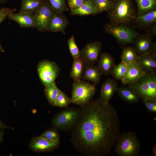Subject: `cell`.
<instances>
[{
  "instance_id": "cell-23",
  "label": "cell",
  "mask_w": 156,
  "mask_h": 156,
  "mask_svg": "<svg viewBox=\"0 0 156 156\" xmlns=\"http://www.w3.org/2000/svg\"><path fill=\"white\" fill-rule=\"evenodd\" d=\"M138 7V16L155 10L156 0H135Z\"/></svg>"
},
{
  "instance_id": "cell-37",
  "label": "cell",
  "mask_w": 156,
  "mask_h": 156,
  "mask_svg": "<svg viewBox=\"0 0 156 156\" xmlns=\"http://www.w3.org/2000/svg\"><path fill=\"white\" fill-rule=\"evenodd\" d=\"M151 53L156 55V44L155 42H153L152 45Z\"/></svg>"
},
{
  "instance_id": "cell-13",
  "label": "cell",
  "mask_w": 156,
  "mask_h": 156,
  "mask_svg": "<svg viewBox=\"0 0 156 156\" xmlns=\"http://www.w3.org/2000/svg\"><path fill=\"white\" fill-rule=\"evenodd\" d=\"M134 46L138 56L147 53H151L153 38L148 34L141 35L135 38Z\"/></svg>"
},
{
  "instance_id": "cell-33",
  "label": "cell",
  "mask_w": 156,
  "mask_h": 156,
  "mask_svg": "<svg viewBox=\"0 0 156 156\" xmlns=\"http://www.w3.org/2000/svg\"><path fill=\"white\" fill-rule=\"evenodd\" d=\"M16 10V8L11 9L9 8H1L0 9V24L7 17H8L10 14L14 12ZM4 49L0 43V51L4 52Z\"/></svg>"
},
{
  "instance_id": "cell-8",
  "label": "cell",
  "mask_w": 156,
  "mask_h": 156,
  "mask_svg": "<svg viewBox=\"0 0 156 156\" xmlns=\"http://www.w3.org/2000/svg\"><path fill=\"white\" fill-rule=\"evenodd\" d=\"M37 68L39 78L45 87L55 81L61 70L55 62L46 60L40 62Z\"/></svg>"
},
{
  "instance_id": "cell-43",
  "label": "cell",
  "mask_w": 156,
  "mask_h": 156,
  "mask_svg": "<svg viewBox=\"0 0 156 156\" xmlns=\"http://www.w3.org/2000/svg\"><path fill=\"white\" fill-rule=\"evenodd\" d=\"M111 0L112 1H116L117 0Z\"/></svg>"
},
{
  "instance_id": "cell-21",
  "label": "cell",
  "mask_w": 156,
  "mask_h": 156,
  "mask_svg": "<svg viewBox=\"0 0 156 156\" xmlns=\"http://www.w3.org/2000/svg\"><path fill=\"white\" fill-rule=\"evenodd\" d=\"M73 59L70 75L76 82L81 79L85 64L80 57Z\"/></svg>"
},
{
  "instance_id": "cell-1",
  "label": "cell",
  "mask_w": 156,
  "mask_h": 156,
  "mask_svg": "<svg viewBox=\"0 0 156 156\" xmlns=\"http://www.w3.org/2000/svg\"><path fill=\"white\" fill-rule=\"evenodd\" d=\"M79 109L77 124L71 131L74 148L86 156L109 154L120 135L116 109L101 96Z\"/></svg>"
},
{
  "instance_id": "cell-3",
  "label": "cell",
  "mask_w": 156,
  "mask_h": 156,
  "mask_svg": "<svg viewBox=\"0 0 156 156\" xmlns=\"http://www.w3.org/2000/svg\"><path fill=\"white\" fill-rule=\"evenodd\" d=\"M110 9L109 16L112 23L124 25L134 20L135 17L131 0H117Z\"/></svg>"
},
{
  "instance_id": "cell-45",
  "label": "cell",
  "mask_w": 156,
  "mask_h": 156,
  "mask_svg": "<svg viewBox=\"0 0 156 156\" xmlns=\"http://www.w3.org/2000/svg\"></svg>"
},
{
  "instance_id": "cell-18",
  "label": "cell",
  "mask_w": 156,
  "mask_h": 156,
  "mask_svg": "<svg viewBox=\"0 0 156 156\" xmlns=\"http://www.w3.org/2000/svg\"><path fill=\"white\" fill-rule=\"evenodd\" d=\"M103 75L98 66L85 64L81 79L91 81L96 85L99 83Z\"/></svg>"
},
{
  "instance_id": "cell-5",
  "label": "cell",
  "mask_w": 156,
  "mask_h": 156,
  "mask_svg": "<svg viewBox=\"0 0 156 156\" xmlns=\"http://www.w3.org/2000/svg\"><path fill=\"white\" fill-rule=\"evenodd\" d=\"M96 91L95 85L81 79L74 82L72 87L70 103L82 106L89 103Z\"/></svg>"
},
{
  "instance_id": "cell-16",
  "label": "cell",
  "mask_w": 156,
  "mask_h": 156,
  "mask_svg": "<svg viewBox=\"0 0 156 156\" xmlns=\"http://www.w3.org/2000/svg\"><path fill=\"white\" fill-rule=\"evenodd\" d=\"M68 24V19L64 14L55 12L53 17L47 26L46 30L53 32L60 31L65 34L64 30Z\"/></svg>"
},
{
  "instance_id": "cell-41",
  "label": "cell",
  "mask_w": 156,
  "mask_h": 156,
  "mask_svg": "<svg viewBox=\"0 0 156 156\" xmlns=\"http://www.w3.org/2000/svg\"><path fill=\"white\" fill-rule=\"evenodd\" d=\"M3 133L2 132H0V142L2 139L3 137Z\"/></svg>"
},
{
  "instance_id": "cell-22",
  "label": "cell",
  "mask_w": 156,
  "mask_h": 156,
  "mask_svg": "<svg viewBox=\"0 0 156 156\" xmlns=\"http://www.w3.org/2000/svg\"><path fill=\"white\" fill-rule=\"evenodd\" d=\"M98 13L92 2L86 0L83 5L78 8L70 11V14L73 15L85 16L94 14Z\"/></svg>"
},
{
  "instance_id": "cell-19",
  "label": "cell",
  "mask_w": 156,
  "mask_h": 156,
  "mask_svg": "<svg viewBox=\"0 0 156 156\" xmlns=\"http://www.w3.org/2000/svg\"><path fill=\"white\" fill-rule=\"evenodd\" d=\"M117 82L110 78L107 79L101 86L100 96L107 102H109L118 88Z\"/></svg>"
},
{
  "instance_id": "cell-25",
  "label": "cell",
  "mask_w": 156,
  "mask_h": 156,
  "mask_svg": "<svg viewBox=\"0 0 156 156\" xmlns=\"http://www.w3.org/2000/svg\"><path fill=\"white\" fill-rule=\"evenodd\" d=\"M60 90L57 86L55 81L45 87L44 93L50 104L55 106V101Z\"/></svg>"
},
{
  "instance_id": "cell-15",
  "label": "cell",
  "mask_w": 156,
  "mask_h": 156,
  "mask_svg": "<svg viewBox=\"0 0 156 156\" xmlns=\"http://www.w3.org/2000/svg\"><path fill=\"white\" fill-rule=\"evenodd\" d=\"M136 62L146 73H156V55L145 53L138 56Z\"/></svg>"
},
{
  "instance_id": "cell-12",
  "label": "cell",
  "mask_w": 156,
  "mask_h": 156,
  "mask_svg": "<svg viewBox=\"0 0 156 156\" xmlns=\"http://www.w3.org/2000/svg\"><path fill=\"white\" fill-rule=\"evenodd\" d=\"M9 19L17 23L22 28H36L34 14L27 12L12 13L8 17Z\"/></svg>"
},
{
  "instance_id": "cell-42",
  "label": "cell",
  "mask_w": 156,
  "mask_h": 156,
  "mask_svg": "<svg viewBox=\"0 0 156 156\" xmlns=\"http://www.w3.org/2000/svg\"><path fill=\"white\" fill-rule=\"evenodd\" d=\"M3 127V125H2L1 123L0 122V128H1Z\"/></svg>"
},
{
  "instance_id": "cell-32",
  "label": "cell",
  "mask_w": 156,
  "mask_h": 156,
  "mask_svg": "<svg viewBox=\"0 0 156 156\" xmlns=\"http://www.w3.org/2000/svg\"><path fill=\"white\" fill-rule=\"evenodd\" d=\"M67 42L69 51L73 58L80 57V51L75 42L74 35L68 39Z\"/></svg>"
},
{
  "instance_id": "cell-7",
  "label": "cell",
  "mask_w": 156,
  "mask_h": 156,
  "mask_svg": "<svg viewBox=\"0 0 156 156\" xmlns=\"http://www.w3.org/2000/svg\"><path fill=\"white\" fill-rule=\"evenodd\" d=\"M103 29L105 32L112 35L123 44L131 43L138 35L135 31L125 25L112 23L105 24Z\"/></svg>"
},
{
  "instance_id": "cell-11",
  "label": "cell",
  "mask_w": 156,
  "mask_h": 156,
  "mask_svg": "<svg viewBox=\"0 0 156 156\" xmlns=\"http://www.w3.org/2000/svg\"><path fill=\"white\" fill-rule=\"evenodd\" d=\"M146 72L136 62L127 64V68L125 73L121 80L124 84L128 85L134 82Z\"/></svg>"
},
{
  "instance_id": "cell-14",
  "label": "cell",
  "mask_w": 156,
  "mask_h": 156,
  "mask_svg": "<svg viewBox=\"0 0 156 156\" xmlns=\"http://www.w3.org/2000/svg\"><path fill=\"white\" fill-rule=\"evenodd\" d=\"M60 142L49 140L41 136L33 139L30 143V146L34 150L38 152L51 151L57 148Z\"/></svg>"
},
{
  "instance_id": "cell-29",
  "label": "cell",
  "mask_w": 156,
  "mask_h": 156,
  "mask_svg": "<svg viewBox=\"0 0 156 156\" xmlns=\"http://www.w3.org/2000/svg\"><path fill=\"white\" fill-rule=\"evenodd\" d=\"M95 6L98 13L108 11L112 7L115 1L111 0H91Z\"/></svg>"
},
{
  "instance_id": "cell-40",
  "label": "cell",
  "mask_w": 156,
  "mask_h": 156,
  "mask_svg": "<svg viewBox=\"0 0 156 156\" xmlns=\"http://www.w3.org/2000/svg\"><path fill=\"white\" fill-rule=\"evenodd\" d=\"M8 0H0V4L6 2Z\"/></svg>"
},
{
  "instance_id": "cell-4",
  "label": "cell",
  "mask_w": 156,
  "mask_h": 156,
  "mask_svg": "<svg viewBox=\"0 0 156 156\" xmlns=\"http://www.w3.org/2000/svg\"><path fill=\"white\" fill-rule=\"evenodd\" d=\"M127 87L134 90L141 99H156V73H146Z\"/></svg>"
},
{
  "instance_id": "cell-39",
  "label": "cell",
  "mask_w": 156,
  "mask_h": 156,
  "mask_svg": "<svg viewBox=\"0 0 156 156\" xmlns=\"http://www.w3.org/2000/svg\"><path fill=\"white\" fill-rule=\"evenodd\" d=\"M151 31L154 35L156 34V24L154 25L151 29Z\"/></svg>"
},
{
  "instance_id": "cell-20",
  "label": "cell",
  "mask_w": 156,
  "mask_h": 156,
  "mask_svg": "<svg viewBox=\"0 0 156 156\" xmlns=\"http://www.w3.org/2000/svg\"><path fill=\"white\" fill-rule=\"evenodd\" d=\"M116 92L123 100L130 104L137 103L141 99L134 90L127 86L118 87Z\"/></svg>"
},
{
  "instance_id": "cell-28",
  "label": "cell",
  "mask_w": 156,
  "mask_h": 156,
  "mask_svg": "<svg viewBox=\"0 0 156 156\" xmlns=\"http://www.w3.org/2000/svg\"><path fill=\"white\" fill-rule=\"evenodd\" d=\"M127 64L122 61L115 65L112 68L111 74L115 79L121 80L124 77L126 71Z\"/></svg>"
},
{
  "instance_id": "cell-27",
  "label": "cell",
  "mask_w": 156,
  "mask_h": 156,
  "mask_svg": "<svg viewBox=\"0 0 156 156\" xmlns=\"http://www.w3.org/2000/svg\"><path fill=\"white\" fill-rule=\"evenodd\" d=\"M138 56L133 47L129 46L123 49L121 59L122 61L128 64L136 62Z\"/></svg>"
},
{
  "instance_id": "cell-38",
  "label": "cell",
  "mask_w": 156,
  "mask_h": 156,
  "mask_svg": "<svg viewBox=\"0 0 156 156\" xmlns=\"http://www.w3.org/2000/svg\"><path fill=\"white\" fill-rule=\"evenodd\" d=\"M152 154L153 156L156 155V144L153 146L152 148Z\"/></svg>"
},
{
  "instance_id": "cell-34",
  "label": "cell",
  "mask_w": 156,
  "mask_h": 156,
  "mask_svg": "<svg viewBox=\"0 0 156 156\" xmlns=\"http://www.w3.org/2000/svg\"><path fill=\"white\" fill-rule=\"evenodd\" d=\"M40 136L50 141L60 142L59 134L55 129L45 131Z\"/></svg>"
},
{
  "instance_id": "cell-6",
  "label": "cell",
  "mask_w": 156,
  "mask_h": 156,
  "mask_svg": "<svg viewBox=\"0 0 156 156\" xmlns=\"http://www.w3.org/2000/svg\"><path fill=\"white\" fill-rule=\"evenodd\" d=\"M79 113V108H65L53 118L52 125L55 129L61 131H72L77 124Z\"/></svg>"
},
{
  "instance_id": "cell-9",
  "label": "cell",
  "mask_w": 156,
  "mask_h": 156,
  "mask_svg": "<svg viewBox=\"0 0 156 156\" xmlns=\"http://www.w3.org/2000/svg\"><path fill=\"white\" fill-rule=\"evenodd\" d=\"M55 13L48 1L44 0L40 7L34 14L35 22L37 29L42 32L47 31V27Z\"/></svg>"
},
{
  "instance_id": "cell-2",
  "label": "cell",
  "mask_w": 156,
  "mask_h": 156,
  "mask_svg": "<svg viewBox=\"0 0 156 156\" xmlns=\"http://www.w3.org/2000/svg\"><path fill=\"white\" fill-rule=\"evenodd\" d=\"M115 146L114 151L119 156H137L141 148L138 138L132 131L120 134Z\"/></svg>"
},
{
  "instance_id": "cell-17",
  "label": "cell",
  "mask_w": 156,
  "mask_h": 156,
  "mask_svg": "<svg viewBox=\"0 0 156 156\" xmlns=\"http://www.w3.org/2000/svg\"><path fill=\"white\" fill-rule=\"evenodd\" d=\"M98 66L103 75L107 76L111 74L112 70L116 65L114 57L109 53H101L98 61Z\"/></svg>"
},
{
  "instance_id": "cell-44",
  "label": "cell",
  "mask_w": 156,
  "mask_h": 156,
  "mask_svg": "<svg viewBox=\"0 0 156 156\" xmlns=\"http://www.w3.org/2000/svg\"><path fill=\"white\" fill-rule=\"evenodd\" d=\"M39 0V1H44V0Z\"/></svg>"
},
{
  "instance_id": "cell-36",
  "label": "cell",
  "mask_w": 156,
  "mask_h": 156,
  "mask_svg": "<svg viewBox=\"0 0 156 156\" xmlns=\"http://www.w3.org/2000/svg\"><path fill=\"white\" fill-rule=\"evenodd\" d=\"M86 0H67L70 11L77 9L85 3Z\"/></svg>"
},
{
  "instance_id": "cell-31",
  "label": "cell",
  "mask_w": 156,
  "mask_h": 156,
  "mask_svg": "<svg viewBox=\"0 0 156 156\" xmlns=\"http://www.w3.org/2000/svg\"><path fill=\"white\" fill-rule=\"evenodd\" d=\"M70 103V98L64 92L60 90L55 101V106L61 108H66Z\"/></svg>"
},
{
  "instance_id": "cell-30",
  "label": "cell",
  "mask_w": 156,
  "mask_h": 156,
  "mask_svg": "<svg viewBox=\"0 0 156 156\" xmlns=\"http://www.w3.org/2000/svg\"><path fill=\"white\" fill-rule=\"evenodd\" d=\"M47 0L52 9L55 13H63L68 10L65 0Z\"/></svg>"
},
{
  "instance_id": "cell-10",
  "label": "cell",
  "mask_w": 156,
  "mask_h": 156,
  "mask_svg": "<svg viewBox=\"0 0 156 156\" xmlns=\"http://www.w3.org/2000/svg\"><path fill=\"white\" fill-rule=\"evenodd\" d=\"M102 45V43L99 41L86 44L80 51V57L85 64L94 65L98 60Z\"/></svg>"
},
{
  "instance_id": "cell-24",
  "label": "cell",
  "mask_w": 156,
  "mask_h": 156,
  "mask_svg": "<svg viewBox=\"0 0 156 156\" xmlns=\"http://www.w3.org/2000/svg\"><path fill=\"white\" fill-rule=\"evenodd\" d=\"M43 1L38 0H21L19 12H27L34 14L40 7Z\"/></svg>"
},
{
  "instance_id": "cell-26",
  "label": "cell",
  "mask_w": 156,
  "mask_h": 156,
  "mask_svg": "<svg viewBox=\"0 0 156 156\" xmlns=\"http://www.w3.org/2000/svg\"><path fill=\"white\" fill-rule=\"evenodd\" d=\"M156 21V11L154 10L142 15L135 16L134 21L142 26H147Z\"/></svg>"
},
{
  "instance_id": "cell-35",
  "label": "cell",
  "mask_w": 156,
  "mask_h": 156,
  "mask_svg": "<svg viewBox=\"0 0 156 156\" xmlns=\"http://www.w3.org/2000/svg\"><path fill=\"white\" fill-rule=\"evenodd\" d=\"M143 103L148 111L150 112H156V99H142Z\"/></svg>"
}]
</instances>
